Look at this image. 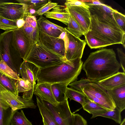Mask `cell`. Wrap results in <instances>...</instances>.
<instances>
[{"label":"cell","instance_id":"cell-1","mask_svg":"<svg viewBox=\"0 0 125 125\" xmlns=\"http://www.w3.org/2000/svg\"><path fill=\"white\" fill-rule=\"evenodd\" d=\"M121 67L114 50L102 48L90 54L82 69L87 79L98 81L119 72Z\"/></svg>","mask_w":125,"mask_h":125},{"label":"cell","instance_id":"cell-2","mask_svg":"<svg viewBox=\"0 0 125 125\" xmlns=\"http://www.w3.org/2000/svg\"><path fill=\"white\" fill-rule=\"evenodd\" d=\"M83 63L81 59H77L72 61L67 60L58 64L40 69L37 77V84L60 83L68 85L77 80Z\"/></svg>","mask_w":125,"mask_h":125},{"label":"cell","instance_id":"cell-3","mask_svg":"<svg viewBox=\"0 0 125 125\" xmlns=\"http://www.w3.org/2000/svg\"><path fill=\"white\" fill-rule=\"evenodd\" d=\"M91 22L86 33L112 45L125 43V32L120 28L100 21L95 15H91Z\"/></svg>","mask_w":125,"mask_h":125},{"label":"cell","instance_id":"cell-4","mask_svg":"<svg viewBox=\"0 0 125 125\" xmlns=\"http://www.w3.org/2000/svg\"><path fill=\"white\" fill-rule=\"evenodd\" d=\"M25 60L42 69L59 64L67 60L39 42L32 45Z\"/></svg>","mask_w":125,"mask_h":125},{"label":"cell","instance_id":"cell-5","mask_svg":"<svg viewBox=\"0 0 125 125\" xmlns=\"http://www.w3.org/2000/svg\"><path fill=\"white\" fill-rule=\"evenodd\" d=\"M78 91L82 92L90 99L108 110H112L116 107L111 96L97 81L83 78V83Z\"/></svg>","mask_w":125,"mask_h":125},{"label":"cell","instance_id":"cell-6","mask_svg":"<svg viewBox=\"0 0 125 125\" xmlns=\"http://www.w3.org/2000/svg\"><path fill=\"white\" fill-rule=\"evenodd\" d=\"M14 30L6 31L0 34V59L19 76L21 67L23 61L13 43Z\"/></svg>","mask_w":125,"mask_h":125},{"label":"cell","instance_id":"cell-7","mask_svg":"<svg viewBox=\"0 0 125 125\" xmlns=\"http://www.w3.org/2000/svg\"><path fill=\"white\" fill-rule=\"evenodd\" d=\"M40 99L52 114L58 125H73V114L71 111L68 99L58 103L56 106L47 101Z\"/></svg>","mask_w":125,"mask_h":125},{"label":"cell","instance_id":"cell-8","mask_svg":"<svg viewBox=\"0 0 125 125\" xmlns=\"http://www.w3.org/2000/svg\"><path fill=\"white\" fill-rule=\"evenodd\" d=\"M0 99L10 107L12 112L25 108H35L36 106L32 99L27 100L17 96L8 91L2 85L0 87Z\"/></svg>","mask_w":125,"mask_h":125},{"label":"cell","instance_id":"cell-9","mask_svg":"<svg viewBox=\"0 0 125 125\" xmlns=\"http://www.w3.org/2000/svg\"><path fill=\"white\" fill-rule=\"evenodd\" d=\"M40 68L34 64L23 61L21 67L20 76L23 79L28 81L30 83L31 90L23 92L22 97L28 100L32 99L36 81Z\"/></svg>","mask_w":125,"mask_h":125},{"label":"cell","instance_id":"cell-10","mask_svg":"<svg viewBox=\"0 0 125 125\" xmlns=\"http://www.w3.org/2000/svg\"><path fill=\"white\" fill-rule=\"evenodd\" d=\"M68 39L67 49L65 51V57L67 60L72 61L77 59H81L86 42L71 34L64 28Z\"/></svg>","mask_w":125,"mask_h":125},{"label":"cell","instance_id":"cell-11","mask_svg":"<svg viewBox=\"0 0 125 125\" xmlns=\"http://www.w3.org/2000/svg\"><path fill=\"white\" fill-rule=\"evenodd\" d=\"M24 4L0 1V17L17 21L24 17Z\"/></svg>","mask_w":125,"mask_h":125},{"label":"cell","instance_id":"cell-12","mask_svg":"<svg viewBox=\"0 0 125 125\" xmlns=\"http://www.w3.org/2000/svg\"><path fill=\"white\" fill-rule=\"evenodd\" d=\"M13 42L21 58L25 60L29 53L32 44L22 28L14 30Z\"/></svg>","mask_w":125,"mask_h":125},{"label":"cell","instance_id":"cell-13","mask_svg":"<svg viewBox=\"0 0 125 125\" xmlns=\"http://www.w3.org/2000/svg\"><path fill=\"white\" fill-rule=\"evenodd\" d=\"M88 6L91 15H95L101 22L120 28L113 16V13L116 10L104 4L101 5Z\"/></svg>","mask_w":125,"mask_h":125},{"label":"cell","instance_id":"cell-14","mask_svg":"<svg viewBox=\"0 0 125 125\" xmlns=\"http://www.w3.org/2000/svg\"><path fill=\"white\" fill-rule=\"evenodd\" d=\"M66 9L74 20L85 30H89L91 18L89 9L80 6H66Z\"/></svg>","mask_w":125,"mask_h":125},{"label":"cell","instance_id":"cell-15","mask_svg":"<svg viewBox=\"0 0 125 125\" xmlns=\"http://www.w3.org/2000/svg\"><path fill=\"white\" fill-rule=\"evenodd\" d=\"M38 28L39 42L48 49L65 57L64 41L58 38L49 35L39 27Z\"/></svg>","mask_w":125,"mask_h":125},{"label":"cell","instance_id":"cell-16","mask_svg":"<svg viewBox=\"0 0 125 125\" xmlns=\"http://www.w3.org/2000/svg\"><path fill=\"white\" fill-rule=\"evenodd\" d=\"M25 23L22 27L33 45L39 42V28L36 16L24 17Z\"/></svg>","mask_w":125,"mask_h":125},{"label":"cell","instance_id":"cell-17","mask_svg":"<svg viewBox=\"0 0 125 125\" xmlns=\"http://www.w3.org/2000/svg\"><path fill=\"white\" fill-rule=\"evenodd\" d=\"M52 84L46 83L37 84L33 94L40 99L49 102L56 106L58 104L53 94L51 88Z\"/></svg>","mask_w":125,"mask_h":125},{"label":"cell","instance_id":"cell-18","mask_svg":"<svg viewBox=\"0 0 125 125\" xmlns=\"http://www.w3.org/2000/svg\"><path fill=\"white\" fill-rule=\"evenodd\" d=\"M38 27L43 31L51 36L58 38L65 31L64 28L52 23L42 15L37 20Z\"/></svg>","mask_w":125,"mask_h":125},{"label":"cell","instance_id":"cell-19","mask_svg":"<svg viewBox=\"0 0 125 125\" xmlns=\"http://www.w3.org/2000/svg\"><path fill=\"white\" fill-rule=\"evenodd\" d=\"M98 82L106 90H111L125 84V73L118 72L108 77L98 81Z\"/></svg>","mask_w":125,"mask_h":125},{"label":"cell","instance_id":"cell-20","mask_svg":"<svg viewBox=\"0 0 125 125\" xmlns=\"http://www.w3.org/2000/svg\"><path fill=\"white\" fill-rule=\"evenodd\" d=\"M65 8V6L58 5L44 15L46 18L57 20L67 25L70 19V14Z\"/></svg>","mask_w":125,"mask_h":125},{"label":"cell","instance_id":"cell-21","mask_svg":"<svg viewBox=\"0 0 125 125\" xmlns=\"http://www.w3.org/2000/svg\"><path fill=\"white\" fill-rule=\"evenodd\" d=\"M106 90L111 97L116 107L121 112L124 110L125 109V84Z\"/></svg>","mask_w":125,"mask_h":125},{"label":"cell","instance_id":"cell-22","mask_svg":"<svg viewBox=\"0 0 125 125\" xmlns=\"http://www.w3.org/2000/svg\"><path fill=\"white\" fill-rule=\"evenodd\" d=\"M37 105L42 118L43 123L45 125H58L49 110L36 96Z\"/></svg>","mask_w":125,"mask_h":125},{"label":"cell","instance_id":"cell-23","mask_svg":"<svg viewBox=\"0 0 125 125\" xmlns=\"http://www.w3.org/2000/svg\"><path fill=\"white\" fill-rule=\"evenodd\" d=\"M121 111L116 107L112 110H106L104 111L92 113V116L91 118H94L98 116H101L111 119L116 123L120 124L121 123Z\"/></svg>","mask_w":125,"mask_h":125},{"label":"cell","instance_id":"cell-24","mask_svg":"<svg viewBox=\"0 0 125 125\" xmlns=\"http://www.w3.org/2000/svg\"><path fill=\"white\" fill-rule=\"evenodd\" d=\"M67 85L55 83L52 84V91L56 101L58 103L63 102L67 99L66 94Z\"/></svg>","mask_w":125,"mask_h":125},{"label":"cell","instance_id":"cell-25","mask_svg":"<svg viewBox=\"0 0 125 125\" xmlns=\"http://www.w3.org/2000/svg\"><path fill=\"white\" fill-rule=\"evenodd\" d=\"M10 108L0 101V125H10L12 113Z\"/></svg>","mask_w":125,"mask_h":125},{"label":"cell","instance_id":"cell-26","mask_svg":"<svg viewBox=\"0 0 125 125\" xmlns=\"http://www.w3.org/2000/svg\"><path fill=\"white\" fill-rule=\"evenodd\" d=\"M16 81L0 73V83L8 91L18 96L19 93L16 87Z\"/></svg>","mask_w":125,"mask_h":125},{"label":"cell","instance_id":"cell-27","mask_svg":"<svg viewBox=\"0 0 125 125\" xmlns=\"http://www.w3.org/2000/svg\"><path fill=\"white\" fill-rule=\"evenodd\" d=\"M10 125H33L25 116L23 110L19 112L18 110L12 113Z\"/></svg>","mask_w":125,"mask_h":125},{"label":"cell","instance_id":"cell-28","mask_svg":"<svg viewBox=\"0 0 125 125\" xmlns=\"http://www.w3.org/2000/svg\"><path fill=\"white\" fill-rule=\"evenodd\" d=\"M70 19L67 25V27L65 28L72 35L80 38L82 35H84L86 33L70 14Z\"/></svg>","mask_w":125,"mask_h":125},{"label":"cell","instance_id":"cell-29","mask_svg":"<svg viewBox=\"0 0 125 125\" xmlns=\"http://www.w3.org/2000/svg\"><path fill=\"white\" fill-rule=\"evenodd\" d=\"M66 97L69 98L70 101L73 100L79 103L82 106L87 97L81 91L67 87Z\"/></svg>","mask_w":125,"mask_h":125},{"label":"cell","instance_id":"cell-30","mask_svg":"<svg viewBox=\"0 0 125 125\" xmlns=\"http://www.w3.org/2000/svg\"><path fill=\"white\" fill-rule=\"evenodd\" d=\"M83 110L89 113L108 110L87 97L82 106Z\"/></svg>","mask_w":125,"mask_h":125},{"label":"cell","instance_id":"cell-31","mask_svg":"<svg viewBox=\"0 0 125 125\" xmlns=\"http://www.w3.org/2000/svg\"><path fill=\"white\" fill-rule=\"evenodd\" d=\"M84 36L86 42L91 49L100 48L111 45L110 44L101 41L87 33Z\"/></svg>","mask_w":125,"mask_h":125},{"label":"cell","instance_id":"cell-32","mask_svg":"<svg viewBox=\"0 0 125 125\" xmlns=\"http://www.w3.org/2000/svg\"><path fill=\"white\" fill-rule=\"evenodd\" d=\"M0 73L11 79L16 81L20 77L18 74L2 60L0 62Z\"/></svg>","mask_w":125,"mask_h":125},{"label":"cell","instance_id":"cell-33","mask_svg":"<svg viewBox=\"0 0 125 125\" xmlns=\"http://www.w3.org/2000/svg\"><path fill=\"white\" fill-rule=\"evenodd\" d=\"M19 3L25 4L26 7L37 11L47 3L49 0H16Z\"/></svg>","mask_w":125,"mask_h":125},{"label":"cell","instance_id":"cell-34","mask_svg":"<svg viewBox=\"0 0 125 125\" xmlns=\"http://www.w3.org/2000/svg\"><path fill=\"white\" fill-rule=\"evenodd\" d=\"M17 21L11 20L0 17V29L6 31L18 29Z\"/></svg>","mask_w":125,"mask_h":125},{"label":"cell","instance_id":"cell-35","mask_svg":"<svg viewBox=\"0 0 125 125\" xmlns=\"http://www.w3.org/2000/svg\"><path fill=\"white\" fill-rule=\"evenodd\" d=\"M16 85L18 93L24 92L31 90L30 83L27 80L20 77L16 81Z\"/></svg>","mask_w":125,"mask_h":125},{"label":"cell","instance_id":"cell-36","mask_svg":"<svg viewBox=\"0 0 125 125\" xmlns=\"http://www.w3.org/2000/svg\"><path fill=\"white\" fill-rule=\"evenodd\" d=\"M114 19L120 28L125 32V16L117 10L113 13Z\"/></svg>","mask_w":125,"mask_h":125},{"label":"cell","instance_id":"cell-37","mask_svg":"<svg viewBox=\"0 0 125 125\" xmlns=\"http://www.w3.org/2000/svg\"><path fill=\"white\" fill-rule=\"evenodd\" d=\"M58 5L57 3L52 2L49 0L47 3L36 12L33 16L42 15Z\"/></svg>","mask_w":125,"mask_h":125},{"label":"cell","instance_id":"cell-38","mask_svg":"<svg viewBox=\"0 0 125 125\" xmlns=\"http://www.w3.org/2000/svg\"><path fill=\"white\" fill-rule=\"evenodd\" d=\"M65 6H80L89 9V6L83 0H66L64 3Z\"/></svg>","mask_w":125,"mask_h":125},{"label":"cell","instance_id":"cell-39","mask_svg":"<svg viewBox=\"0 0 125 125\" xmlns=\"http://www.w3.org/2000/svg\"><path fill=\"white\" fill-rule=\"evenodd\" d=\"M73 125H87L86 120L78 114H73Z\"/></svg>","mask_w":125,"mask_h":125},{"label":"cell","instance_id":"cell-40","mask_svg":"<svg viewBox=\"0 0 125 125\" xmlns=\"http://www.w3.org/2000/svg\"><path fill=\"white\" fill-rule=\"evenodd\" d=\"M118 55L120 59V64L123 72L125 73V55L123 50L118 48L117 49Z\"/></svg>","mask_w":125,"mask_h":125},{"label":"cell","instance_id":"cell-41","mask_svg":"<svg viewBox=\"0 0 125 125\" xmlns=\"http://www.w3.org/2000/svg\"><path fill=\"white\" fill-rule=\"evenodd\" d=\"M58 38L64 41L65 51L67 49L68 44V38L66 31L62 32Z\"/></svg>","mask_w":125,"mask_h":125},{"label":"cell","instance_id":"cell-42","mask_svg":"<svg viewBox=\"0 0 125 125\" xmlns=\"http://www.w3.org/2000/svg\"><path fill=\"white\" fill-rule=\"evenodd\" d=\"M25 22L24 18L19 19L17 21V24L18 28H20L24 25Z\"/></svg>","mask_w":125,"mask_h":125},{"label":"cell","instance_id":"cell-43","mask_svg":"<svg viewBox=\"0 0 125 125\" xmlns=\"http://www.w3.org/2000/svg\"><path fill=\"white\" fill-rule=\"evenodd\" d=\"M120 125H125V118H124L122 121Z\"/></svg>","mask_w":125,"mask_h":125},{"label":"cell","instance_id":"cell-44","mask_svg":"<svg viewBox=\"0 0 125 125\" xmlns=\"http://www.w3.org/2000/svg\"><path fill=\"white\" fill-rule=\"evenodd\" d=\"M122 45H123V46L124 47V48H125V43H124Z\"/></svg>","mask_w":125,"mask_h":125},{"label":"cell","instance_id":"cell-45","mask_svg":"<svg viewBox=\"0 0 125 125\" xmlns=\"http://www.w3.org/2000/svg\"><path fill=\"white\" fill-rule=\"evenodd\" d=\"M43 125H45L43 123Z\"/></svg>","mask_w":125,"mask_h":125},{"label":"cell","instance_id":"cell-46","mask_svg":"<svg viewBox=\"0 0 125 125\" xmlns=\"http://www.w3.org/2000/svg\"><path fill=\"white\" fill-rule=\"evenodd\" d=\"M1 60H0V61H1Z\"/></svg>","mask_w":125,"mask_h":125},{"label":"cell","instance_id":"cell-47","mask_svg":"<svg viewBox=\"0 0 125 125\" xmlns=\"http://www.w3.org/2000/svg\"></svg>","mask_w":125,"mask_h":125}]
</instances>
